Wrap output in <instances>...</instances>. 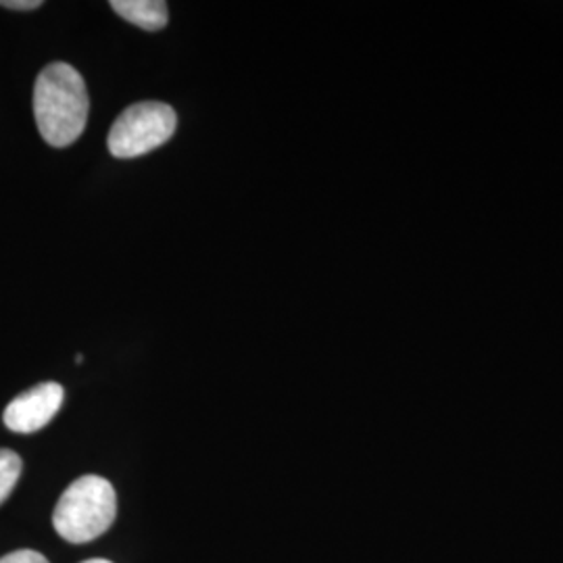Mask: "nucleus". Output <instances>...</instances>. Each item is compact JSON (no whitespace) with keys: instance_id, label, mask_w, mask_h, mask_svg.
I'll list each match as a JSON object with an SVG mask.
<instances>
[{"instance_id":"f257e3e1","label":"nucleus","mask_w":563,"mask_h":563,"mask_svg":"<svg viewBox=\"0 0 563 563\" xmlns=\"http://www.w3.org/2000/svg\"><path fill=\"white\" fill-rule=\"evenodd\" d=\"M90 111L88 88L69 63H51L34 86V115L42 139L51 146L78 141Z\"/></svg>"},{"instance_id":"f03ea898","label":"nucleus","mask_w":563,"mask_h":563,"mask_svg":"<svg viewBox=\"0 0 563 563\" xmlns=\"http://www.w3.org/2000/svg\"><path fill=\"white\" fill-rule=\"evenodd\" d=\"M118 514L115 488L101 476H81L60 495L53 523L67 543H90L104 534Z\"/></svg>"},{"instance_id":"7ed1b4c3","label":"nucleus","mask_w":563,"mask_h":563,"mask_svg":"<svg viewBox=\"0 0 563 563\" xmlns=\"http://www.w3.org/2000/svg\"><path fill=\"white\" fill-rule=\"evenodd\" d=\"M178 115L165 102H136L128 107L109 132V151L118 159H134L169 141L176 132Z\"/></svg>"},{"instance_id":"20e7f679","label":"nucleus","mask_w":563,"mask_h":563,"mask_svg":"<svg viewBox=\"0 0 563 563\" xmlns=\"http://www.w3.org/2000/svg\"><path fill=\"white\" fill-rule=\"evenodd\" d=\"M63 395L65 393L60 384H38L9 402L2 420L13 432H20V434L38 432L59 413Z\"/></svg>"},{"instance_id":"39448f33","label":"nucleus","mask_w":563,"mask_h":563,"mask_svg":"<svg viewBox=\"0 0 563 563\" xmlns=\"http://www.w3.org/2000/svg\"><path fill=\"white\" fill-rule=\"evenodd\" d=\"M111 9L123 20L148 32L163 30L169 18L167 2L163 0H111Z\"/></svg>"},{"instance_id":"423d86ee","label":"nucleus","mask_w":563,"mask_h":563,"mask_svg":"<svg viewBox=\"0 0 563 563\" xmlns=\"http://www.w3.org/2000/svg\"><path fill=\"white\" fill-rule=\"evenodd\" d=\"M21 457L15 451L0 449V504H4L21 476Z\"/></svg>"},{"instance_id":"0eeeda50","label":"nucleus","mask_w":563,"mask_h":563,"mask_svg":"<svg viewBox=\"0 0 563 563\" xmlns=\"http://www.w3.org/2000/svg\"><path fill=\"white\" fill-rule=\"evenodd\" d=\"M0 563H48V560L41 555L38 551H30V549H21V551H13L9 555H4Z\"/></svg>"},{"instance_id":"6e6552de","label":"nucleus","mask_w":563,"mask_h":563,"mask_svg":"<svg viewBox=\"0 0 563 563\" xmlns=\"http://www.w3.org/2000/svg\"><path fill=\"white\" fill-rule=\"evenodd\" d=\"M41 4V0H2L0 2V7L15 9V11H32V9H38Z\"/></svg>"},{"instance_id":"1a4fd4ad","label":"nucleus","mask_w":563,"mask_h":563,"mask_svg":"<svg viewBox=\"0 0 563 563\" xmlns=\"http://www.w3.org/2000/svg\"><path fill=\"white\" fill-rule=\"evenodd\" d=\"M81 563H111V562H107V560H88V562H81Z\"/></svg>"}]
</instances>
